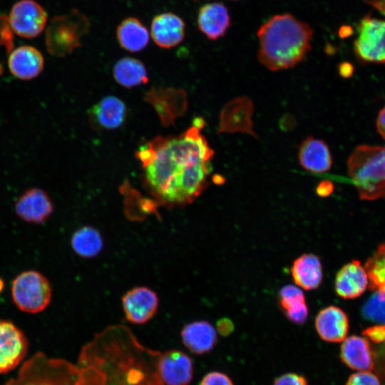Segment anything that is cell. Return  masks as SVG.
Wrapping results in <instances>:
<instances>
[{"label": "cell", "mask_w": 385, "mask_h": 385, "mask_svg": "<svg viewBox=\"0 0 385 385\" xmlns=\"http://www.w3.org/2000/svg\"><path fill=\"white\" fill-rule=\"evenodd\" d=\"M71 245L74 252L80 257L91 258L101 252L103 240L97 229L91 226H84L73 234Z\"/></svg>", "instance_id": "4316f807"}, {"label": "cell", "mask_w": 385, "mask_h": 385, "mask_svg": "<svg viewBox=\"0 0 385 385\" xmlns=\"http://www.w3.org/2000/svg\"><path fill=\"white\" fill-rule=\"evenodd\" d=\"M183 344L192 353L202 354L210 351L217 342V332L207 321L187 324L181 331Z\"/></svg>", "instance_id": "603a6c76"}, {"label": "cell", "mask_w": 385, "mask_h": 385, "mask_svg": "<svg viewBox=\"0 0 385 385\" xmlns=\"http://www.w3.org/2000/svg\"><path fill=\"white\" fill-rule=\"evenodd\" d=\"M160 353L142 346L122 324L110 326L82 349L79 385H163Z\"/></svg>", "instance_id": "7a4b0ae2"}, {"label": "cell", "mask_w": 385, "mask_h": 385, "mask_svg": "<svg viewBox=\"0 0 385 385\" xmlns=\"http://www.w3.org/2000/svg\"><path fill=\"white\" fill-rule=\"evenodd\" d=\"M8 66L11 74L20 80H31L43 70L44 58L35 47L21 46L9 54Z\"/></svg>", "instance_id": "ffe728a7"}, {"label": "cell", "mask_w": 385, "mask_h": 385, "mask_svg": "<svg viewBox=\"0 0 385 385\" xmlns=\"http://www.w3.org/2000/svg\"><path fill=\"white\" fill-rule=\"evenodd\" d=\"M279 306L284 314L297 312L305 306V297L303 292L297 286L286 285L279 292Z\"/></svg>", "instance_id": "f546056e"}, {"label": "cell", "mask_w": 385, "mask_h": 385, "mask_svg": "<svg viewBox=\"0 0 385 385\" xmlns=\"http://www.w3.org/2000/svg\"><path fill=\"white\" fill-rule=\"evenodd\" d=\"M369 277V287L385 292V242L370 257L364 266Z\"/></svg>", "instance_id": "f1b7e54d"}, {"label": "cell", "mask_w": 385, "mask_h": 385, "mask_svg": "<svg viewBox=\"0 0 385 385\" xmlns=\"http://www.w3.org/2000/svg\"><path fill=\"white\" fill-rule=\"evenodd\" d=\"M78 376L79 367L39 352L24 364L16 378L4 385H76Z\"/></svg>", "instance_id": "5b68a950"}, {"label": "cell", "mask_w": 385, "mask_h": 385, "mask_svg": "<svg viewBox=\"0 0 385 385\" xmlns=\"http://www.w3.org/2000/svg\"><path fill=\"white\" fill-rule=\"evenodd\" d=\"M313 34L308 24L293 15L276 14L257 31V59L272 71L293 68L311 51Z\"/></svg>", "instance_id": "3957f363"}, {"label": "cell", "mask_w": 385, "mask_h": 385, "mask_svg": "<svg viewBox=\"0 0 385 385\" xmlns=\"http://www.w3.org/2000/svg\"><path fill=\"white\" fill-rule=\"evenodd\" d=\"M229 10L221 2H210L202 5L197 15L198 30L209 40L216 41L223 37L230 26Z\"/></svg>", "instance_id": "2e32d148"}, {"label": "cell", "mask_w": 385, "mask_h": 385, "mask_svg": "<svg viewBox=\"0 0 385 385\" xmlns=\"http://www.w3.org/2000/svg\"><path fill=\"white\" fill-rule=\"evenodd\" d=\"M347 168L361 200L385 199V146L359 145Z\"/></svg>", "instance_id": "277c9868"}, {"label": "cell", "mask_w": 385, "mask_h": 385, "mask_svg": "<svg viewBox=\"0 0 385 385\" xmlns=\"http://www.w3.org/2000/svg\"><path fill=\"white\" fill-rule=\"evenodd\" d=\"M204 125L197 118L183 133L155 137L138 150L144 186L158 204L187 205L208 186L214 150L201 133Z\"/></svg>", "instance_id": "6da1fadb"}, {"label": "cell", "mask_w": 385, "mask_h": 385, "mask_svg": "<svg viewBox=\"0 0 385 385\" xmlns=\"http://www.w3.org/2000/svg\"><path fill=\"white\" fill-rule=\"evenodd\" d=\"M4 286V281L1 279H0V293L3 290Z\"/></svg>", "instance_id": "60d3db41"}, {"label": "cell", "mask_w": 385, "mask_h": 385, "mask_svg": "<svg viewBox=\"0 0 385 385\" xmlns=\"http://www.w3.org/2000/svg\"><path fill=\"white\" fill-rule=\"evenodd\" d=\"M339 73L343 78H349L354 73V66L349 62H343L339 65Z\"/></svg>", "instance_id": "f35d334b"}, {"label": "cell", "mask_w": 385, "mask_h": 385, "mask_svg": "<svg viewBox=\"0 0 385 385\" xmlns=\"http://www.w3.org/2000/svg\"><path fill=\"white\" fill-rule=\"evenodd\" d=\"M349 319L346 313L336 306L321 309L315 318V329L319 337L327 342H341L349 332Z\"/></svg>", "instance_id": "ac0fdd59"}, {"label": "cell", "mask_w": 385, "mask_h": 385, "mask_svg": "<svg viewBox=\"0 0 385 385\" xmlns=\"http://www.w3.org/2000/svg\"><path fill=\"white\" fill-rule=\"evenodd\" d=\"M346 385H381L378 376L370 371H359L350 376Z\"/></svg>", "instance_id": "d6a6232c"}, {"label": "cell", "mask_w": 385, "mask_h": 385, "mask_svg": "<svg viewBox=\"0 0 385 385\" xmlns=\"http://www.w3.org/2000/svg\"><path fill=\"white\" fill-rule=\"evenodd\" d=\"M200 385H233V383L226 374L212 371L202 378Z\"/></svg>", "instance_id": "836d02e7"}, {"label": "cell", "mask_w": 385, "mask_h": 385, "mask_svg": "<svg viewBox=\"0 0 385 385\" xmlns=\"http://www.w3.org/2000/svg\"><path fill=\"white\" fill-rule=\"evenodd\" d=\"M113 75L119 85L128 88L148 82L145 64L140 60L132 57L119 59L113 66Z\"/></svg>", "instance_id": "484cf974"}, {"label": "cell", "mask_w": 385, "mask_h": 385, "mask_svg": "<svg viewBox=\"0 0 385 385\" xmlns=\"http://www.w3.org/2000/svg\"><path fill=\"white\" fill-rule=\"evenodd\" d=\"M376 128L381 136L385 140V107L379 113L376 119Z\"/></svg>", "instance_id": "74e56055"}, {"label": "cell", "mask_w": 385, "mask_h": 385, "mask_svg": "<svg viewBox=\"0 0 385 385\" xmlns=\"http://www.w3.org/2000/svg\"><path fill=\"white\" fill-rule=\"evenodd\" d=\"M13 32L8 16L0 15V46H3L8 53L14 49Z\"/></svg>", "instance_id": "1f68e13d"}, {"label": "cell", "mask_w": 385, "mask_h": 385, "mask_svg": "<svg viewBox=\"0 0 385 385\" xmlns=\"http://www.w3.org/2000/svg\"><path fill=\"white\" fill-rule=\"evenodd\" d=\"M8 19L16 34L32 38L43 31L47 22V14L34 0H20L13 5Z\"/></svg>", "instance_id": "9c48e42d"}, {"label": "cell", "mask_w": 385, "mask_h": 385, "mask_svg": "<svg viewBox=\"0 0 385 385\" xmlns=\"http://www.w3.org/2000/svg\"><path fill=\"white\" fill-rule=\"evenodd\" d=\"M340 356L346 366L359 371H370L374 367V351L365 337H346L341 346Z\"/></svg>", "instance_id": "7402d4cb"}, {"label": "cell", "mask_w": 385, "mask_h": 385, "mask_svg": "<svg viewBox=\"0 0 385 385\" xmlns=\"http://www.w3.org/2000/svg\"><path fill=\"white\" fill-rule=\"evenodd\" d=\"M369 286V277L361 262L352 260L337 273L334 288L337 294L345 299L361 296Z\"/></svg>", "instance_id": "e0dca14e"}, {"label": "cell", "mask_w": 385, "mask_h": 385, "mask_svg": "<svg viewBox=\"0 0 385 385\" xmlns=\"http://www.w3.org/2000/svg\"><path fill=\"white\" fill-rule=\"evenodd\" d=\"M217 330L222 335L230 334L234 329L232 322L228 319H222L217 322Z\"/></svg>", "instance_id": "8d00e7d4"}, {"label": "cell", "mask_w": 385, "mask_h": 385, "mask_svg": "<svg viewBox=\"0 0 385 385\" xmlns=\"http://www.w3.org/2000/svg\"><path fill=\"white\" fill-rule=\"evenodd\" d=\"M28 341L14 323L0 319V374L15 369L24 359Z\"/></svg>", "instance_id": "8fae6325"}, {"label": "cell", "mask_w": 385, "mask_h": 385, "mask_svg": "<svg viewBox=\"0 0 385 385\" xmlns=\"http://www.w3.org/2000/svg\"><path fill=\"white\" fill-rule=\"evenodd\" d=\"M11 296L15 305L21 311L36 314L49 304L52 289L47 278L41 273L28 270L15 277L11 285Z\"/></svg>", "instance_id": "52a82bcc"}, {"label": "cell", "mask_w": 385, "mask_h": 385, "mask_svg": "<svg viewBox=\"0 0 385 385\" xmlns=\"http://www.w3.org/2000/svg\"><path fill=\"white\" fill-rule=\"evenodd\" d=\"M182 91L171 88L164 90L153 88L148 93L146 96L148 101L153 104L165 123H170L176 118L170 108H175L173 106L175 105V103H172V101L185 94L183 93L178 98H176Z\"/></svg>", "instance_id": "83f0119b"}, {"label": "cell", "mask_w": 385, "mask_h": 385, "mask_svg": "<svg viewBox=\"0 0 385 385\" xmlns=\"http://www.w3.org/2000/svg\"><path fill=\"white\" fill-rule=\"evenodd\" d=\"M274 385H307V381L302 376L288 373L277 378Z\"/></svg>", "instance_id": "e575fe53"}, {"label": "cell", "mask_w": 385, "mask_h": 385, "mask_svg": "<svg viewBox=\"0 0 385 385\" xmlns=\"http://www.w3.org/2000/svg\"><path fill=\"white\" fill-rule=\"evenodd\" d=\"M185 30V23L180 16L173 12H163L153 18L150 35L158 47L170 49L183 41Z\"/></svg>", "instance_id": "5bb4252c"}, {"label": "cell", "mask_w": 385, "mask_h": 385, "mask_svg": "<svg viewBox=\"0 0 385 385\" xmlns=\"http://www.w3.org/2000/svg\"><path fill=\"white\" fill-rule=\"evenodd\" d=\"M364 318L380 325H385V292L375 291L362 308Z\"/></svg>", "instance_id": "4dcf8cb0"}, {"label": "cell", "mask_w": 385, "mask_h": 385, "mask_svg": "<svg viewBox=\"0 0 385 385\" xmlns=\"http://www.w3.org/2000/svg\"><path fill=\"white\" fill-rule=\"evenodd\" d=\"M353 32L351 27L349 26H343L340 28L339 34L341 38L349 36Z\"/></svg>", "instance_id": "ab89813d"}, {"label": "cell", "mask_w": 385, "mask_h": 385, "mask_svg": "<svg viewBox=\"0 0 385 385\" xmlns=\"http://www.w3.org/2000/svg\"><path fill=\"white\" fill-rule=\"evenodd\" d=\"M157 367L161 380L166 385H188L192 379V361L179 350L160 352Z\"/></svg>", "instance_id": "4fadbf2b"}, {"label": "cell", "mask_w": 385, "mask_h": 385, "mask_svg": "<svg viewBox=\"0 0 385 385\" xmlns=\"http://www.w3.org/2000/svg\"><path fill=\"white\" fill-rule=\"evenodd\" d=\"M254 105L247 96L232 99L222 108L219 118L218 133H242L255 138L252 115Z\"/></svg>", "instance_id": "30bf717a"}, {"label": "cell", "mask_w": 385, "mask_h": 385, "mask_svg": "<svg viewBox=\"0 0 385 385\" xmlns=\"http://www.w3.org/2000/svg\"><path fill=\"white\" fill-rule=\"evenodd\" d=\"M298 160L301 166L314 173H324L332 166L328 145L322 139L307 136L299 146Z\"/></svg>", "instance_id": "d6986e66"}, {"label": "cell", "mask_w": 385, "mask_h": 385, "mask_svg": "<svg viewBox=\"0 0 385 385\" xmlns=\"http://www.w3.org/2000/svg\"><path fill=\"white\" fill-rule=\"evenodd\" d=\"M357 58L364 63H385V19L368 15L357 25L354 43Z\"/></svg>", "instance_id": "ba28073f"}, {"label": "cell", "mask_w": 385, "mask_h": 385, "mask_svg": "<svg viewBox=\"0 0 385 385\" xmlns=\"http://www.w3.org/2000/svg\"><path fill=\"white\" fill-rule=\"evenodd\" d=\"M159 304L157 294L147 287H135L122 298L125 319L134 324H143L156 314Z\"/></svg>", "instance_id": "7c38bea8"}, {"label": "cell", "mask_w": 385, "mask_h": 385, "mask_svg": "<svg viewBox=\"0 0 385 385\" xmlns=\"http://www.w3.org/2000/svg\"><path fill=\"white\" fill-rule=\"evenodd\" d=\"M53 210V205L49 195L40 188L26 190L15 204L16 215L29 223L44 222L51 216Z\"/></svg>", "instance_id": "9a60e30c"}, {"label": "cell", "mask_w": 385, "mask_h": 385, "mask_svg": "<svg viewBox=\"0 0 385 385\" xmlns=\"http://www.w3.org/2000/svg\"><path fill=\"white\" fill-rule=\"evenodd\" d=\"M3 72H4V67H3V66L0 63V76L2 75Z\"/></svg>", "instance_id": "b9f144b4"}, {"label": "cell", "mask_w": 385, "mask_h": 385, "mask_svg": "<svg viewBox=\"0 0 385 385\" xmlns=\"http://www.w3.org/2000/svg\"><path fill=\"white\" fill-rule=\"evenodd\" d=\"M126 107L124 102L115 96H106L93 105L90 110L91 125L97 129L113 130L124 123Z\"/></svg>", "instance_id": "44dd1931"}, {"label": "cell", "mask_w": 385, "mask_h": 385, "mask_svg": "<svg viewBox=\"0 0 385 385\" xmlns=\"http://www.w3.org/2000/svg\"><path fill=\"white\" fill-rule=\"evenodd\" d=\"M193 1H197V0H193Z\"/></svg>", "instance_id": "ee69618b"}, {"label": "cell", "mask_w": 385, "mask_h": 385, "mask_svg": "<svg viewBox=\"0 0 385 385\" xmlns=\"http://www.w3.org/2000/svg\"><path fill=\"white\" fill-rule=\"evenodd\" d=\"M89 18L78 9L53 16L46 30V48L49 54L65 57L82 46V38L90 31Z\"/></svg>", "instance_id": "8992f818"}, {"label": "cell", "mask_w": 385, "mask_h": 385, "mask_svg": "<svg viewBox=\"0 0 385 385\" xmlns=\"http://www.w3.org/2000/svg\"><path fill=\"white\" fill-rule=\"evenodd\" d=\"M232 1H238V0H232Z\"/></svg>", "instance_id": "7bdbcfd3"}, {"label": "cell", "mask_w": 385, "mask_h": 385, "mask_svg": "<svg viewBox=\"0 0 385 385\" xmlns=\"http://www.w3.org/2000/svg\"><path fill=\"white\" fill-rule=\"evenodd\" d=\"M294 282L305 290L317 289L323 279L320 259L314 254H303L297 257L291 267Z\"/></svg>", "instance_id": "d4e9b609"}, {"label": "cell", "mask_w": 385, "mask_h": 385, "mask_svg": "<svg viewBox=\"0 0 385 385\" xmlns=\"http://www.w3.org/2000/svg\"><path fill=\"white\" fill-rule=\"evenodd\" d=\"M333 190L334 185L329 180L320 182L316 188L317 194L322 197L329 196Z\"/></svg>", "instance_id": "d590c367"}, {"label": "cell", "mask_w": 385, "mask_h": 385, "mask_svg": "<svg viewBox=\"0 0 385 385\" xmlns=\"http://www.w3.org/2000/svg\"><path fill=\"white\" fill-rule=\"evenodd\" d=\"M115 36L119 46L124 50L137 53L144 50L150 41V32L137 17L128 16L118 25Z\"/></svg>", "instance_id": "cb8c5ba5"}]
</instances>
